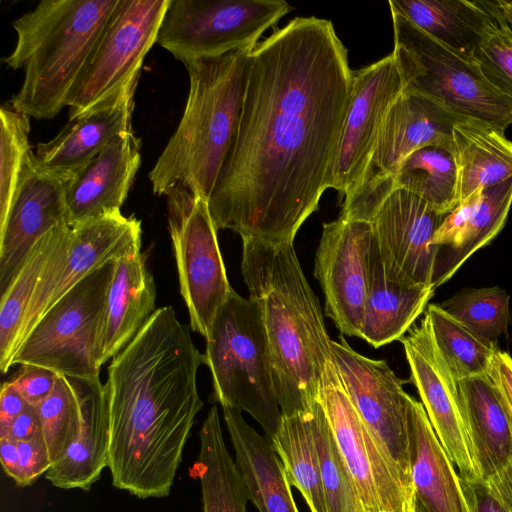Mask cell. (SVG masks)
Returning a JSON list of instances; mask_svg holds the SVG:
<instances>
[{
  "mask_svg": "<svg viewBox=\"0 0 512 512\" xmlns=\"http://www.w3.org/2000/svg\"><path fill=\"white\" fill-rule=\"evenodd\" d=\"M352 81L330 20L295 17L254 47L237 132L208 199L217 230L294 242L329 188Z\"/></svg>",
  "mask_w": 512,
  "mask_h": 512,
  "instance_id": "obj_1",
  "label": "cell"
},
{
  "mask_svg": "<svg viewBox=\"0 0 512 512\" xmlns=\"http://www.w3.org/2000/svg\"><path fill=\"white\" fill-rule=\"evenodd\" d=\"M204 355L171 306L158 308L108 367V468L141 498L169 495L196 415Z\"/></svg>",
  "mask_w": 512,
  "mask_h": 512,
  "instance_id": "obj_2",
  "label": "cell"
},
{
  "mask_svg": "<svg viewBox=\"0 0 512 512\" xmlns=\"http://www.w3.org/2000/svg\"><path fill=\"white\" fill-rule=\"evenodd\" d=\"M241 271L249 298L261 310L281 413H308L318 402L322 375L332 360V340L294 242L243 239Z\"/></svg>",
  "mask_w": 512,
  "mask_h": 512,
  "instance_id": "obj_3",
  "label": "cell"
},
{
  "mask_svg": "<svg viewBox=\"0 0 512 512\" xmlns=\"http://www.w3.org/2000/svg\"><path fill=\"white\" fill-rule=\"evenodd\" d=\"M253 49L184 63L188 98L176 131L148 174L155 194L182 184L208 201L237 132Z\"/></svg>",
  "mask_w": 512,
  "mask_h": 512,
  "instance_id": "obj_4",
  "label": "cell"
},
{
  "mask_svg": "<svg viewBox=\"0 0 512 512\" xmlns=\"http://www.w3.org/2000/svg\"><path fill=\"white\" fill-rule=\"evenodd\" d=\"M119 0H43L13 22L17 35L3 61L23 69L10 105L36 119H51L67 106L107 20Z\"/></svg>",
  "mask_w": 512,
  "mask_h": 512,
  "instance_id": "obj_5",
  "label": "cell"
},
{
  "mask_svg": "<svg viewBox=\"0 0 512 512\" xmlns=\"http://www.w3.org/2000/svg\"><path fill=\"white\" fill-rule=\"evenodd\" d=\"M211 401L246 412L270 440L281 421L272 359L258 304L232 290L206 338Z\"/></svg>",
  "mask_w": 512,
  "mask_h": 512,
  "instance_id": "obj_6",
  "label": "cell"
},
{
  "mask_svg": "<svg viewBox=\"0 0 512 512\" xmlns=\"http://www.w3.org/2000/svg\"><path fill=\"white\" fill-rule=\"evenodd\" d=\"M396 60L404 92L427 97L464 119L503 131L512 124V97L500 91L477 61L460 54L390 8Z\"/></svg>",
  "mask_w": 512,
  "mask_h": 512,
  "instance_id": "obj_7",
  "label": "cell"
},
{
  "mask_svg": "<svg viewBox=\"0 0 512 512\" xmlns=\"http://www.w3.org/2000/svg\"><path fill=\"white\" fill-rule=\"evenodd\" d=\"M115 263L103 264L59 298L21 342L11 366L35 365L72 379L100 380Z\"/></svg>",
  "mask_w": 512,
  "mask_h": 512,
  "instance_id": "obj_8",
  "label": "cell"
},
{
  "mask_svg": "<svg viewBox=\"0 0 512 512\" xmlns=\"http://www.w3.org/2000/svg\"><path fill=\"white\" fill-rule=\"evenodd\" d=\"M171 0H119L68 99L69 120L135 93Z\"/></svg>",
  "mask_w": 512,
  "mask_h": 512,
  "instance_id": "obj_9",
  "label": "cell"
},
{
  "mask_svg": "<svg viewBox=\"0 0 512 512\" xmlns=\"http://www.w3.org/2000/svg\"><path fill=\"white\" fill-rule=\"evenodd\" d=\"M167 219L179 286L193 331L205 339L233 288L208 201L182 184L167 189Z\"/></svg>",
  "mask_w": 512,
  "mask_h": 512,
  "instance_id": "obj_10",
  "label": "cell"
},
{
  "mask_svg": "<svg viewBox=\"0 0 512 512\" xmlns=\"http://www.w3.org/2000/svg\"><path fill=\"white\" fill-rule=\"evenodd\" d=\"M284 0H171L156 43L183 64L255 47L288 14Z\"/></svg>",
  "mask_w": 512,
  "mask_h": 512,
  "instance_id": "obj_11",
  "label": "cell"
},
{
  "mask_svg": "<svg viewBox=\"0 0 512 512\" xmlns=\"http://www.w3.org/2000/svg\"><path fill=\"white\" fill-rule=\"evenodd\" d=\"M463 119L427 97L403 91L385 118L362 176L345 195L340 217L371 222L394 191L403 160L426 145L452 139L453 125Z\"/></svg>",
  "mask_w": 512,
  "mask_h": 512,
  "instance_id": "obj_12",
  "label": "cell"
},
{
  "mask_svg": "<svg viewBox=\"0 0 512 512\" xmlns=\"http://www.w3.org/2000/svg\"><path fill=\"white\" fill-rule=\"evenodd\" d=\"M318 400L347 468L360 512H413L414 497L349 399L333 360Z\"/></svg>",
  "mask_w": 512,
  "mask_h": 512,
  "instance_id": "obj_13",
  "label": "cell"
},
{
  "mask_svg": "<svg viewBox=\"0 0 512 512\" xmlns=\"http://www.w3.org/2000/svg\"><path fill=\"white\" fill-rule=\"evenodd\" d=\"M141 234V221L121 212L69 227L26 309L17 349L42 315L84 277L109 261L141 250Z\"/></svg>",
  "mask_w": 512,
  "mask_h": 512,
  "instance_id": "obj_14",
  "label": "cell"
},
{
  "mask_svg": "<svg viewBox=\"0 0 512 512\" xmlns=\"http://www.w3.org/2000/svg\"><path fill=\"white\" fill-rule=\"evenodd\" d=\"M331 351L349 399L414 497L403 381L385 360L358 353L343 336L331 341Z\"/></svg>",
  "mask_w": 512,
  "mask_h": 512,
  "instance_id": "obj_15",
  "label": "cell"
},
{
  "mask_svg": "<svg viewBox=\"0 0 512 512\" xmlns=\"http://www.w3.org/2000/svg\"><path fill=\"white\" fill-rule=\"evenodd\" d=\"M372 240L368 221L339 216L323 224L314 274L325 297L326 316L347 336H361Z\"/></svg>",
  "mask_w": 512,
  "mask_h": 512,
  "instance_id": "obj_16",
  "label": "cell"
},
{
  "mask_svg": "<svg viewBox=\"0 0 512 512\" xmlns=\"http://www.w3.org/2000/svg\"><path fill=\"white\" fill-rule=\"evenodd\" d=\"M393 54L353 71L352 90L329 188L344 198L362 176L385 118L403 93Z\"/></svg>",
  "mask_w": 512,
  "mask_h": 512,
  "instance_id": "obj_17",
  "label": "cell"
},
{
  "mask_svg": "<svg viewBox=\"0 0 512 512\" xmlns=\"http://www.w3.org/2000/svg\"><path fill=\"white\" fill-rule=\"evenodd\" d=\"M74 174L42 166L27 155L13 200L0 226V290L5 291L30 251L45 235L67 223V191Z\"/></svg>",
  "mask_w": 512,
  "mask_h": 512,
  "instance_id": "obj_18",
  "label": "cell"
},
{
  "mask_svg": "<svg viewBox=\"0 0 512 512\" xmlns=\"http://www.w3.org/2000/svg\"><path fill=\"white\" fill-rule=\"evenodd\" d=\"M400 341L410 368V380L460 478H481L464 423L457 380L436 346L426 316Z\"/></svg>",
  "mask_w": 512,
  "mask_h": 512,
  "instance_id": "obj_19",
  "label": "cell"
},
{
  "mask_svg": "<svg viewBox=\"0 0 512 512\" xmlns=\"http://www.w3.org/2000/svg\"><path fill=\"white\" fill-rule=\"evenodd\" d=\"M445 216L404 189L386 198L371 225L389 277L407 285L433 287L439 252L433 239Z\"/></svg>",
  "mask_w": 512,
  "mask_h": 512,
  "instance_id": "obj_20",
  "label": "cell"
},
{
  "mask_svg": "<svg viewBox=\"0 0 512 512\" xmlns=\"http://www.w3.org/2000/svg\"><path fill=\"white\" fill-rule=\"evenodd\" d=\"M140 149L133 130L119 134L74 174L66 197L70 227L121 212L141 163Z\"/></svg>",
  "mask_w": 512,
  "mask_h": 512,
  "instance_id": "obj_21",
  "label": "cell"
},
{
  "mask_svg": "<svg viewBox=\"0 0 512 512\" xmlns=\"http://www.w3.org/2000/svg\"><path fill=\"white\" fill-rule=\"evenodd\" d=\"M407 420L414 499L426 512H469L460 476L421 402L408 394Z\"/></svg>",
  "mask_w": 512,
  "mask_h": 512,
  "instance_id": "obj_22",
  "label": "cell"
},
{
  "mask_svg": "<svg viewBox=\"0 0 512 512\" xmlns=\"http://www.w3.org/2000/svg\"><path fill=\"white\" fill-rule=\"evenodd\" d=\"M221 407L235 453V465L249 501L259 512H299L292 485L271 440L251 427L240 410Z\"/></svg>",
  "mask_w": 512,
  "mask_h": 512,
  "instance_id": "obj_23",
  "label": "cell"
},
{
  "mask_svg": "<svg viewBox=\"0 0 512 512\" xmlns=\"http://www.w3.org/2000/svg\"><path fill=\"white\" fill-rule=\"evenodd\" d=\"M69 379L80 399L81 425L76 438L63 456L52 464L45 477L55 487L87 491L108 466L107 400L100 380Z\"/></svg>",
  "mask_w": 512,
  "mask_h": 512,
  "instance_id": "obj_24",
  "label": "cell"
},
{
  "mask_svg": "<svg viewBox=\"0 0 512 512\" xmlns=\"http://www.w3.org/2000/svg\"><path fill=\"white\" fill-rule=\"evenodd\" d=\"M457 386L473 457L488 481L512 461V426L488 375L458 380Z\"/></svg>",
  "mask_w": 512,
  "mask_h": 512,
  "instance_id": "obj_25",
  "label": "cell"
},
{
  "mask_svg": "<svg viewBox=\"0 0 512 512\" xmlns=\"http://www.w3.org/2000/svg\"><path fill=\"white\" fill-rule=\"evenodd\" d=\"M434 290L389 277L373 239L360 338L374 348L400 340L424 312Z\"/></svg>",
  "mask_w": 512,
  "mask_h": 512,
  "instance_id": "obj_26",
  "label": "cell"
},
{
  "mask_svg": "<svg viewBox=\"0 0 512 512\" xmlns=\"http://www.w3.org/2000/svg\"><path fill=\"white\" fill-rule=\"evenodd\" d=\"M134 93L119 101L72 120L47 142L39 143L35 155L45 168L75 174L116 136L132 131Z\"/></svg>",
  "mask_w": 512,
  "mask_h": 512,
  "instance_id": "obj_27",
  "label": "cell"
},
{
  "mask_svg": "<svg viewBox=\"0 0 512 512\" xmlns=\"http://www.w3.org/2000/svg\"><path fill=\"white\" fill-rule=\"evenodd\" d=\"M156 287L141 250L116 260L107 297L102 363L122 351L155 309Z\"/></svg>",
  "mask_w": 512,
  "mask_h": 512,
  "instance_id": "obj_28",
  "label": "cell"
},
{
  "mask_svg": "<svg viewBox=\"0 0 512 512\" xmlns=\"http://www.w3.org/2000/svg\"><path fill=\"white\" fill-rule=\"evenodd\" d=\"M388 4L429 36L471 57L489 24L500 16L495 0H389Z\"/></svg>",
  "mask_w": 512,
  "mask_h": 512,
  "instance_id": "obj_29",
  "label": "cell"
},
{
  "mask_svg": "<svg viewBox=\"0 0 512 512\" xmlns=\"http://www.w3.org/2000/svg\"><path fill=\"white\" fill-rule=\"evenodd\" d=\"M452 143L459 204L477 190L512 177V142L503 130L477 119H463L453 125Z\"/></svg>",
  "mask_w": 512,
  "mask_h": 512,
  "instance_id": "obj_30",
  "label": "cell"
},
{
  "mask_svg": "<svg viewBox=\"0 0 512 512\" xmlns=\"http://www.w3.org/2000/svg\"><path fill=\"white\" fill-rule=\"evenodd\" d=\"M199 440L192 472L201 484L203 512H247L248 494L225 444L216 405L203 421Z\"/></svg>",
  "mask_w": 512,
  "mask_h": 512,
  "instance_id": "obj_31",
  "label": "cell"
},
{
  "mask_svg": "<svg viewBox=\"0 0 512 512\" xmlns=\"http://www.w3.org/2000/svg\"><path fill=\"white\" fill-rule=\"evenodd\" d=\"M512 205V177L479 189L457 243L440 251L436 258L432 285L449 280L477 250L489 244L502 230Z\"/></svg>",
  "mask_w": 512,
  "mask_h": 512,
  "instance_id": "obj_32",
  "label": "cell"
},
{
  "mask_svg": "<svg viewBox=\"0 0 512 512\" xmlns=\"http://www.w3.org/2000/svg\"><path fill=\"white\" fill-rule=\"evenodd\" d=\"M418 196L441 214L458 204V167L452 139L426 145L407 156L394 177V190Z\"/></svg>",
  "mask_w": 512,
  "mask_h": 512,
  "instance_id": "obj_33",
  "label": "cell"
},
{
  "mask_svg": "<svg viewBox=\"0 0 512 512\" xmlns=\"http://www.w3.org/2000/svg\"><path fill=\"white\" fill-rule=\"evenodd\" d=\"M271 442L290 484L300 491L310 511L327 512L313 432L312 410L305 414L282 415Z\"/></svg>",
  "mask_w": 512,
  "mask_h": 512,
  "instance_id": "obj_34",
  "label": "cell"
},
{
  "mask_svg": "<svg viewBox=\"0 0 512 512\" xmlns=\"http://www.w3.org/2000/svg\"><path fill=\"white\" fill-rule=\"evenodd\" d=\"M69 225L54 229L40 239L23 265L1 294L0 305V369L6 373L17 350L24 315L40 277L65 236Z\"/></svg>",
  "mask_w": 512,
  "mask_h": 512,
  "instance_id": "obj_35",
  "label": "cell"
},
{
  "mask_svg": "<svg viewBox=\"0 0 512 512\" xmlns=\"http://www.w3.org/2000/svg\"><path fill=\"white\" fill-rule=\"evenodd\" d=\"M425 316L436 346L457 381L487 375L496 344L477 336L438 304L428 305Z\"/></svg>",
  "mask_w": 512,
  "mask_h": 512,
  "instance_id": "obj_36",
  "label": "cell"
},
{
  "mask_svg": "<svg viewBox=\"0 0 512 512\" xmlns=\"http://www.w3.org/2000/svg\"><path fill=\"white\" fill-rule=\"evenodd\" d=\"M509 302L507 292L495 286L461 290L440 306L477 336L496 344L508 330Z\"/></svg>",
  "mask_w": 512,
  "mask_h": 512,
  "instance_id": "obj_37",
  "label": "cell"
},
{
  "mask_svg": "<svg viewBox=\"0 0 512 512\" xmlns=\"http://www.w3.org/2000/svg\"><path fill=\"white\" fill-rule=\"evenodd\" d=\"M312 423L327 512H360L350 476L319 400L312 409Z\"/></svg>",
  "mask_w": 512,
  "mask_h": 512,
  "instance_id": "obj_38",
  "label": "cell"
},
{
  "mask_svg": "<svg viewBox=\"0 0 512 512\" xmlns=\"http://www.w3.org/2000/svg\"><path fill=\"white\" fill-rule=\"evenodd\" d=\"M35 407L53 464L63 456L79 432L82 420L80 399L71 380L59 375L51 394Z\"/></svg>",
  "mask_w": 512,
  "mask_h": 512,
  "instance_id": "obj_39",
  "label": "cell"
},
{
  "mask_svg": "<svg viewBox=\"0 0 512 512\" xmlns=\"http://www.w3.org/2000/svg\"><path fill=\"white\" fill-rule=\"evenodd\" d=\"M30 117L10 104L0 109V226L9 212L29 144Z\"/></svg>",
  "mask_w": 512,
  "mask_h": 512,
  "instance_id": "obj_40",
  "label": "cell"
},
{
  "mask_svg": "<svg viewBox=\"0 0 512 512\" xmlns=\"http://www.w3.org/2000/svg\"><path fill=\"white\" fill-rule=\"evenodd\" d=\"M472 57L485 76L512 97V28L501 14L489 24Z\"/></svg>",
  "mask_w": 512,
  "mask_h": 512,
  "instance_id": "obj_41",
  "label": "cell"
},
{
  "mask_svg": "<svg viewBox=\"0 0 512 512\" xmlns=\"http://www.w3.org/2000/svg\"><path fill=\"white\" fill-rule=\"evenodd\" d=\"M52 466L42 435L18 442V479L20 487L29 486Z\"/></svg>",
  "mask_w": 512,
  "mask_h": 512,
  "instance_id": "obj_42",
  "label": "cell"
},
{
  "mask_svg": "<svg viewBox=\"0 0 512 512\" xmlns=\"http://www.w3.org/2000/svg\"><path fill=\"white\" fill-rule=\"evenodd\" d=\"M59 374L35 365H21L11 379L26 402L37 406L53 391Z\"/></svg>",
  "mask_w": 512,
  "mask_h": 512,
  "instance_id": "obj_43",
  "label": "cell"
},
{
  "mask_svg": "<svg viewBox=\"0 0 512 512\" xmlns=\"http://www.w3.org/2000/svg\"><path fill=\"white\" fill-rule=\"evenodd\" d=\"M460 481L469 512H509L488 481L482 478H460Z\"/></svg>",
  "mask_w": 512,
  "mask_h": 512,
  "instance_id": "obj_44",
  "label": "cell"
},
{
  "mask_svg": "<svg viewBox=\"0 0 512 512\" xmlns=\"http://www.w3.org/2000/svg\"><path fill=\"white\" fill-rule=\"evenodd\" d=\"M487 375L499 395L512 426V357L506 352L497 350Z\"/></svg>",
  "mask_w": 512,
  "mask_h": 512,
  "instance_id": "obj_45",
  "label": "cell"
},
{
  "mask_svg": "<svg viewBox=\"0 0 512 512\" xmlns=\"http://www.w3.org/2000/svg\"><path fill=\"white\" fill-rule=\"evenodd\" d=\"M27 404L12 380L3 382L0 395V438L8 435L13 422Z\"/></svg>",
  "mask_w": 512,
  "mask_h": 512,
  "instance_id": "obj_46",
  "label": "cell"
},
{
  "mask_svg": "<svg viewBox=\"0 0 512 512\" xmlns=\"http://www.w3.org/2000/svg\"><path fill=\"white\" fill-rule=\"evenodd\" d=\"M42 435L41 422L35 406L27 404L22 413L13 422L8 435L20 442Z\"/></svg>",
  "mask_w": 512,
  "mask_h": 512,
  "instance_id": "obj_47",
  "label": "cell"
},
{
  "mask_svg": "<svg viewBox=\"0 0 512 512\" xmlns=\"http://www.w3.org/2000/svg\"><path fill=\"white\" fill-rule=\"evenodd\" d=\"M0 460L4 472L15 482L18 479V442L10 437L0 438Z\"/></svg>",
  "mask_w": 512,
  "mask_h": 512,
  "instance_id": "obj_48",
  "label": "cell"
},
{
  "mask_svg": "<svg viewBox=\"0 0 512 512\" xmlns=\"http://www.w3.org/2000/svg\"><path fill=\"white\" fill-rule=\"evenodd\" d=\"M488 482L509 512H512V461Z\"/></svg>",
  "mask_w": 512,
  "mask_h": 512,
  "instance_id": "obj_49",
  "label": "cell"
},
{
  "mask_svg": "<svg viewBox=\"0 0 512 512\" xmlns=\"http://www.w3.org/2000/svg\"><path fill=\"white\" fill-rule=\"evenodd\" d=\"M503 20L512 28V0H495Z\"/></svg>",
  "mask_w": 512,
  "mask_h": 512,
  "instance_id": "obj_50",
  "label": "cell"
},
{
  "mask_svg": "<svg viewBox=\"0 0 512 512\" xmlns=\"http://www.w3.org/2000/svg\"><path fill=\"white\" fill-rule=\"evenodd\" d=\"M413 512H426V510L423 508V506L420 504V502L416 499H414Z\"/></svg>",
  "mask_w": 512,
  "mask_h": 512,
  "instance_id": "obj_51",
  "label": "cell"
}]
</instances>
